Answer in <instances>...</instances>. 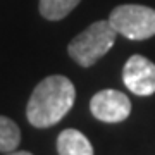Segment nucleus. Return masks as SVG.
<instances>
[{"instance_id":"4","label":"nucleus","mask_w":155,"mask_h":155,"mask_svg":"<svg viewBox=\"0 0 155 155\" xmlns=\"http://www.w3.org/2000/svg\"><path fill=\"white\" fill-rule=\"evenodd\" d=\"M90 110L95 119L109 124L126 121L131 114V102L117 90H102L90 100Z\"/></svg>"},{"instance_id":"3","label":"nucleus","mask_w":155,"mask_h":155,"mask_svg":"<svg viewBox=\"0 0 155 155\" xmlns=\"http://www.w3.org/2000/svg\"><path fill=\"white\" fill-rule=\"evenodd\" d=\"M109 22L127 40H148L155 35V9L136 4L119 5L110 12Z\"/></svg>"},{"instance_id":"8","label":"nucleus","mask_w":155,"mask_h":155,"mask_svg":"<svg viewBox=\"0 0 155 155\" xmlns=\"http://www.w3.org/2000/svg\"><path fill=\"white\" fill-rule=\"evenodd\" d=\"M21 143V129L12 119L0 116V152H14Z\"/></svg>"},{"instance_id":"6","label":"nucleus","mask_w":155,"mask_h":155,"mask_svg":"<svg viewBox=\"0 0 155 155\" xmlns=\"http://www.w3.org/2000/svg\"><path fill=\"white\" fill-rule=\"evenodd\" d=\"M59 155H93L90 140L78 129H64L57 138Z\"/></svg>"},{"instance_id":"1","label":"nucleus","mask_w":155,"mask_h":155,"mask_svg":"<svg viewBox=\"0 0 155 155\" xmlns=\"http://www.w3.org/2000/svg\"><path fill=\"white\" fill-rule=\"evenodd\" d=\"M76 88L66 76H48L35 86L26 107V117L35 127L57 124L72 109Z\"/></svg>"},{"instance_id":"5","label":"nucleus","mask_w":155,"mask_h":155,"mask_svg":"<svg viewBox=\"0 0 155 155\" xmlns=\"http://www.w3.org/2000/svg\"><path fill=\"white\" fill-rule=\"evenodd\" d=\"M122 81L131 93L150 97L155 93V64L143 55H131L122 69Z\"/></svg>"},{"instance_id":"9","label":"nucleus","mask_w":155,"mask_h":155,"mask_svg":"<svg viewBox=\"0 0 155 155\" xmlns=\"http://www.w3.org/2000/svg\"><path fill=\"white\" fill-rule=\"evenodd\" d=\"M7 155H33V153H31V152H26V150H22V152H16V150H14V152H9Z\"/></svg>"},{"instance_id":"2","label":"nucleus","mask_w":155,"mask_h":155,"mask_svg":"<svg viewBox=\"0 0 155 155\" xmlns=\"http://www.w3.org/2000/svg\"><path fill=\"white\" fill-rule=\"evenodd\" d=\"M116 35L117 31L109 21H97L72 38L67 54L78 66L91 67L112 48Z\"/></svg>"},{"instance_id":"7","label":"nucleus","mask_w":155,"mask_h":155,"mask_svg":"<svg viewBox=\"0 0 155 155\" xmlns=\"http://www.w3.org/2000/svg\"><path fill=\"white\" fill-rule=\"evenodd\" d=\"M81 0H40V14L48 21H59L69 14Z\"/></svg>"}]
</instances>
